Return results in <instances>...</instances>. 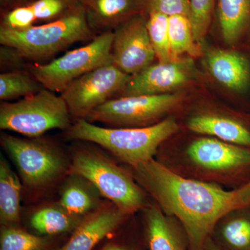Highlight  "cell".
<instances>
[{
  "label": "cell",
  "instance_id": "29",
  "mask_svg": "<svg viewBox=\"0 0 250 250\" xmlns=\"http://www.w3.org/2000/svg\"><path fill=\"white\" fill-rule=\"evenodd\" d=\"M149 11H156L167 16L182 15L190 18V0H147Z\"/></svg>",
  "mask_w": 250,
  "mask_h": 250
},
{
  "label": "cell",
  "instance_id": "30",
  "mask_svg": "<svg viewBox=\"0 0 250 250\" xmlns=\"http://www.w3.org/2000/svg\"><path fill=\"white\" fill-rule=\"evenodd\" d=\"M26 59L16 48L1 45L0 47V65L1 72L25 70Z\"/></svg>",
  "mask_w": 250,
  "mask_h": 250
},
{
  "label": "cell",
  "instance_id": "33",
  "mask_svg": "<svg viewBox=\"0 0 250 250\" xmlns=\"http://www.w3.org/2000/svg\"><path fill=\"white\" fill-rule=\"evenodd\" d=\"M233 190L236 208L250 206V181L243 187Z\"/></svg>",
  "mask_w": 250,
  "mask_h": 250
},
{
  "label": "cell",
  "instance_id": "2",
  "mask_svg": "<svg viewBox=\"0 0 250 250\" xmlns=\"http://www.w3.org/2000/svg\"><path fill=\"white\" fill-rule=\"evenodd\" d=\"M202 136L180 147H168L164 143L154 159L187 178L229 190L243 187V176L250 169V147Z\"/></svg>",
  "mask_w": 250,
  "mask_h": 250
},
{
  "label": "cell",
  "instance_id": "18",
  "mask_svg": "<svg viewBox=\"0 0 250 250\" xmlns=\"http://www.w3.org/2000/svg\"><path fill=\"white\" fill-rule=\"evenodd\" d=\"M242 207L227 212L215 224L210 238L223 250H250V218Z\"/></svg>",
  "mask_w": 250,
  "mask_h": 250
},
{
  "label": "cell",
  "instance_id": "9",
  "mask_svg": "<svg viewBox=\"0 0 250 250\" xmlns=\"http://www.w3.org/2000/svg\"><path fill=\"white\" fill-rule=\"evenodd\" d=\"M182 101L179 94L118 97L95 108L85 120L115 128L147 127L165 119Z\"/></svg>",
  "mask_w": 250,
  "mask_h": 250
},
{
  "label": "cell",
  "instance_id": "26",
  "mask_svg": "<svg viewBox=\"0 0 250 250\" xmlns=\"http://www.w3.org/2000/svg\"><path fill=\"white\" fill-rule=\"evenodd\" d=\"M169 16L159 11H149L147 28L156 58L159 62H172L168 33Z\"/></svg>",
  "mask_w": 250,
  "mask_h": 250
},
{
  "label": "cell",
  "instance_id": "20",
  "mask_svg": "<svg viewBox=\"0 0 250 250\" xmlns=\"http://www.w3.org/2000/svg\"><path fill=\"white\" fill-rule=\"evenodd\" d=\"M22 184L7 160L0 159V222L1 225L20 227Z\"/></svg>",
  "mask_w": 250,
  "mask_h": 250
},
{
  "label": "cell",
  "instance_id": "17",
  "mask_svg": "<svg viewBox=\"0 0 250 250\" xmlns=\"http://www.w3.org/2000/svg\"><path fill=\"white\" fill-rule=\"evenodd\" d=\"M101 193L82 176L69 173L60 192L59 205L77 216L85 217L103 205Z\"/></svg>",
  "mask_w": 250,
  "mask_h": 250
},
{
  "label": "cell",
  "instance_id": "24",
  "mask_svg": "<svg viewBox=\"0 0 250 250\" xmlns=\"http://www.w3.org/2000/svg\"><path fill=\"white\" fill-rule=\"evenodd\" d=\"M44 87L29 71L1 72L0 75V100L7 102L26 98L39 93Z\"/></svg>",
  "mask_w": 250,
  "mask_h": 250
},
{
  "label": "cell",
  "instance_id": "1",
  "mask_svg": "<svg viewBox=\"0 0 250 250\" xmlns=\"http://www.w3.org/2000/svg\"><path fill=\"white\" fill-rule=\"evenodd\" d=\"M126 167L161 209L181 223L189 250H205L219 219L236 208L234 190L179 175L155 159Z\"/></svg>",
  "mask_w": 250,
  "mask_h": 250
},
{
  "label": "cell",
  "instance_id": "14",
  "mask_svg": "<svg viewBox=\"0 0 250 250\" xmlns=\"http://www.w3.org/2000/svg\"><path fill=\"white\" fill-rule=\"evenodd\" d=\"M141 211L147 250H189L187 232L177 219L166 215L155 202Z\"/></svg>",
  "mask_w": 250,
  "mask_h": 250
},
{
  "label": "cell",
  "instance_id": "31",
  "mask_svg": "<svg viewBox=\"0 0 250 250\" xmlns=\"http://www.w3.org/2000/svg\"><path fill=\"white\" fill-rule=\"evenodd\" d=\"M63 0H37L31 5L36 21H47L58 16L65 8Z\"/></svg>",
  "mask_w": 250,
  "mask_h": 250
},
{
  "label": "cell",
  "instance_id": "22",
  "mask_svg": "<svg viewBox=\"0 0 250 250\" xmlns=\"http://www.w3.org/2000/svg\"><path fill=\"white\" fill-rule=\"evenodd\" d=\"M87 1L90 6V19L87 21L93 32L99 31L100 34L112 31L111 28L116 29L122 18L131 12L134 6V0Z\"/></svg>",
  "mask_w": 250,
  "mask_h": 250
},
{
  "label": "cell",
  "instance_id": "15",
  "mask_svg": "<svg viewBox=\"0 0 250 250\" xmlns=\"http://www.w3.org/2000/svg\"><path fill=\"white\" fill-rule=\"evenodd\" d=\"M186 126L194 134L250 147V128L236 117L218 112H200L189 117Z\"/></svg>",
  "mask_w": 250,
  "mask_h": 250
},
{
  "label": "cell",
  "instance_id": "34",
  "mask_svg": "<svg viewBox=\"0 0 250 250\" xmlns=\"http://www.w3.org/2000/svg\"><path fill=\"white\" fill-rule=\"evenodd\" d=\"M205 250H223L220 249V248L213 242L211 238H209L206 244Z\"/></svg>",
  "mask_w": 250,
  "mask_h": 250
},
{
  "label": "cell",
  "instance_id": "19",
  "mask_svg": "<svg viewBox=\"0 0 250 250\" xmlns=\"http://www.w3.org/2000/svg\"><path fill=\"white\" fill-rule=\"evenodd\" d=\"M84 217L77 216L59 205V202L42 206L29 218V226L36 235L54 236L73 232Z\"/></svg>",
  "mask_w": 250,
  "mask_h": 250
},
{
  "label": "cell",
  "instance_id": "12",
  "mask_svg": "<svg viewBox=\"0 0 250 250\" xmlns=\"http://www.w3.org/2000/svg\"><path fill=\"white\" fill-rule=\"evenodd\" d=\"M193 75L192 59L179 58L168 62H159L131 76L118 97L168 93L190 82Z\"/></svg>",
  "mask_w": 250,
  "mask_h": 250
},
{
  "label": "cell",
  "instance_id": "5",
  "mask_svg": "<svg viewBox=\"0 0 250 250\" xmlns=\"http://www.w3.org/2000/svg\"><path fill=\"white\" fill-rule=\"evenodd\" d=\"M83 10H77L57 21L21 30L1 26L0 44L14 47L27 60L48 59L74 43L88 42L96 36Z\"/></svg>",
  "mask_w": 250,
  "mask_h": 250
},
{
  "label": "cell",
  "instance_id": "4",
  "mask_svg": "<svg viewBox=\"0 0 250 250\" xmlns=\"http://www.w3.org/2000/svg\"><path fill=\"white\" fill-rule=\"evenodd\" d=\"M180 129L173 117L147 127H102L82 119L65 131L67 139L95 143L128 167L154 159L161 145Z\"/></svg>",
  "mask_w": 250,
  "mask_h": 250
},
{
  "label": "cell",
  "instance_id": "11",
  "mask_svg": "<svg viewBox=\"0 0 250 250\" xmlns=\"http://www.w3.org/2000/svg\"><path fill=\"white\" fill-rule=\"evenodd\" d=\"M112 64L130 76L152 65L156 58L147 28V20L135 16L113 31Z\"/></svg>",
  "mask_w": 250,
  "mask_h": 250
},
{
  "label": "cell",
  "instance_id": "13",
  "mask_svg": "<svg viewBox=\"0 0 250 250\" xmlns=\"http://www.w3.org/2000/svg\"><path fill=\"white\" fill-rule=\"evenodd\" d=\"M131 215L111 202L87 215L59 250H93L104 239L121 229Z\"/></svg>",
  "mask_w": 250,
  "mask_h": 250
},
{
  "label": "cell",
  "instance_id": "3",
  "mask_svg": "<svg viewBox=\"0 0 250 250\" xmlns=\"http://www.w3.org/2000/svg\"><path fill=\"white\" fill-rule=\"evenodd\" d=\"M70 173L88 179L120 209L130 215L149 205V195L135 180L128 167H123L95 143L75 141L69 152Z\"/></svg>",
  "mask_w": 250,
  "mask_h": 250
},
{
  "label": "cell",
  "instance_id": "27",
  "mask_svg": "<svg viewBox=\"0 0 250 250\" xmlns=\"http://www.w3.org/2000/svg\"><path fill=\"white\" fill-rule=\"evenodd\" d=\"M215 0H190V20L192 34L200 46L207 35L213 14Z\"/></svg>",
  "mask_w": 250,
  "mask_h": 250
},
{
  "label": "cell",
  "instance_id": "6",
  "mask_svg": "<svg viewBox=\"0 0 250 250\" xmlns=\"http://www.w3.org/2000/svg\"><path fill=\"white\" fill-rule=\"evenodd\" d=\"M1 146L17 167L23 184L32 190L49 188L70 173V156L52 140L1 134Z\"/></svg>",
  "mask_w": 250,
  "mask_h": 250
},
{
  "label": "cell",
  "instance_id": "10",
  "mask_svg": "<svg viewBox=\"0 0 250 250\" xmlns=\"http://www.w3.org/2000/svg\"><path fill=\"white\" fill-rule=\"evenodd\" d=\"M130 77L113 64H108L72 82L61 96L72 120H85L95 108L119 95Z\"/></svg>",
  "mask_w": 250,
  "mask_h": 250
},
{
  "label": "cell",
  "instance_id": "16",
  "mask_svg": "<svg viewBox=\"0 0 250 250\" xmlns=\"http://www.w3.org/2000/svg\"><path fill=\"white\" fill-rule=\"evenodd\" d=\"M207 63L217 82L229 89L243 93L250 86V61L234 51L213 49L207 54Z\"/></svg>",
  "mask_w": 250,
  "mask_h": 250
},
{
  "label": "cell",
  "instance_id": "23",
  "mask_svg": "<svg viewBox=\"0 0 250 250\" xmlns=\"http://www.w3.org/2000/svg\"><path fill=\"white\" fill-rule=\"evenodd\" d=\"M168 33L171 54L174 60L184 54L192 57L200 54V49L194 39L190 18L182 15L170 16Z\"/></svg>",
  "mask_w": 250,
  "mask_h": 250
},
{
  "label": "cell",
  "instance_id": "8",
  "mask_svg": "<svg viewBox=\"0 0 250 250\" xmlns=\"http://www.w3.org/2000/svg\"><path fill=\"white\" fill-rule=\"evenodd\" d=\"M113 31L95 36L89 42L45 64L28 67L46 89L62 93L74 81L95 69L112 63Z\"/></svg>",
  "mask_w": 250,
  "mask_h": 250
},
{
  "label": "cell",
  "instance_id": "25",
  "mask_svg": "<svg viewBox=\"0 0 250 250\" xmlns=\"http://www.w3.org/2000/svg\"><path fill=\"white\" fill-rule=\"evenodd\" d=\"M52 236L28 232L21 227L1 225L0 250H53Z\"/></svg>",
  "mask_w": 250,
  "mask_h": 250
},
{
  "label": "cell",
  "instance_id": "28",
  "mask_svg": "<svg viewBox=\"0 0 250 250\" xmlns=\"http://www.w3.org/2000/svg\"><path fill=\"white\" fill-rule=\"evenodd\" d=\"M36 18L30 6H21L10 11L5 16L2 27L21 30L32 27Z\"/></svg>",
  "mask_w": 250,
  "mask_h": 250
},
{
  "label": "cell",
  "instance_id": "32",
  "mask_svg": "<svg viewBox=\"0 0 250 250\" xmlns=\"http://www.w3.org/2000/svg\"><path fill=\"white\" fill-rule=\"evenodd\" d=\"M100 250H147L144 238L139 237L121 236L110 238Z\"/></svg>",
  "mask_w": 250,
  "mask_h": 250
},
{
  "label": "cell",
  "instance_id": "21",
  "mask_svg": "<svg viewBox=\"0 0 250 250\" xmlns=\"http://www.w3.org/2000/svg\"><path fill=\"white\" fill-rule=\"evenodd\" d=\"M218 11L224 40L234 45L249 27L250 0H218Z\"/></svg>",
  "mask_w": 250,
  "mask_h": 250
},
{
  "label": "cell",
  "instance_id": "7",
  "mask_svg": "<svg viewBox=\"0 0 250 250\" xmlns=\"http://www.w3.org/2000/svg\"><path fill=\"white\" fill-rule=\"evenodd\" d=\"M72 120L62 96L45 88L18 101L0 105V129L24 137H39L52 129L66 131Z\"/></svg>",
  "mask_w": 250,
  "mask_h": 250
}]
</instances>
